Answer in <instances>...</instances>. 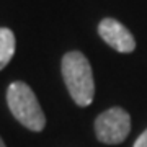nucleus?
<instances>
[{
	"label": "nucleus",
	"mask_w": 147,
	"mask_h": 147,
	"mask_svg": "<svg viewBox=\"0 0 147 147\" xmlns=\"http://www.w3.org/2000/svg\"><path fill=\"white\" fill-rule=\"evenodd\" d=\"M62 77L75 105L88 106L95 96V80L88 59L79 51L62 57Z\"/></svg>",
	"instance_id": "f257e3e1"
},
{
	"label": "nucleus",
	"mask_w": 147,
	"mask_h": 147,
	"mask_svg": "<svg viewBox=\"0 0 147 147\" xmlns=\"http://www.w3.org/2000/svg\"><path fill=\"white\" fill-rule=\"evenodd\" d=\"M7 103L15 119L30 131L39 132L46 126V116L36 95L25 82H13L7 90Z\"/></svg>",
	"instance_id": "f03ea898"
},
{
	"label": "nucleus",
	"mask_w": 147,
	"mask_h": 147,
	"mask_svg": "<svg viewBox=\"0 0 147 147\" xmlns=\"http://www.w3.org/2000/svg\"><path fill=\"white\" fill-rule=\"evenodd\" d=\"M131 131V118L123 108H110L95 121L96 139L103 144H119Z\"/></svg>",
	"instance_id": "7ed1b4c3"
},
{
	"label": "nucleus",
	"mask_w": 147,
	"mask_h": 147,
	"mask_svg": "<svg viewBox=\"0 0 147 147\" xmlns=\"http://www.w3.org/2000/svg\"><path fill=\"white\" fill-rule=\"evenodd\" d=\"M98 34L108 46H111L118 53H132L136 47V41L131 31L123 23L113 18H105L100 21Z\"/></svg>",
	"instance_id": "20e7f679"
},
{
	"label": "nucleus",
	"mask_w": 147,
	"mask_h": 147,
	"mask_svg": "<svg viewBox=\"0 0 147 147\" xmlns=\"http://www.w3.org/2000/svg\"><path fill=\"white\" fill-rule=\"evenodd\" d=\"M15 34L8 28H0V70L7 67L15 54Z\"/></svg>",
	"instance_id": "39448f33"
},
{
	"label": "nucleus",
	"mask_w": 147,
	"mask_h": 147,
	"mask_svg": "<svg viewBox=\"0 0 147 147\" xmlns=\"http://www.w3.org/2000/svg\"><path fill=\"white\" fill-rule=\"evenodd\" d=\"M134 147H147V129L136 139V142H134Z\"/></svg>",
	"instance_id": "423d86ee"
},
{
	"label": "nucleus",
	"mask_w": 147,
	"mask_h": 147,
	"mask_svg": "<svg viewBox=\"0 0 147 147\" xmlns=\"http://www.w3.org/2000/svg\"><path fill=\"white\" fill-rule=\"evenodd\" d=\"M0 147H7L5 144H3V141H2V137H0Z\"/></svg>",
	"instance_id": "0eeeda50"
}]
</instances>
